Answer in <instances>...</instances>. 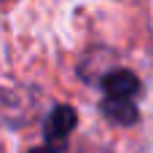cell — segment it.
Here are the masks:
<instances>
[{
  "instance_id": "obj_1",
  "label": "cell",
  "mask_w": 153,
  "mask_h": 153,
  "mask_svg": "<svg viewBox=\"0 0 153 153\" xmlns=\"http://www.w3.org/2000/svg\"><path fill=\"white\" fill-rule=\"evenodd\" d=\"M75 124H78V116H75V110L70 105H54L51 113L46 116V129H43L46 145L56 148V151H65L67 148V137L75 129Z\"/></svg>"
},
{
  "instance_id": "obj_2",
  "label": "cell",
  "mask_w": 153,
  "mask_h": 153,
  "mask_svg": "<svg viewBox=\"0 0 153 153\" xmlns=\"http://www.w3.org/2000/svg\"><path fill=\"white\" fill-rule=\"evenodd\" d=\"M140 91H143V83H140V78L132 70L116 67V70H110L102 78V100H110V102H134Z\"/></svg>"
},
{
  "instance_id": "obj_3",
  "label": "cell",
  "mask_w": 153,
  "mask_h": 153,
  "mask_svg": "<svg viewBox=\"0 0 153 153\" xmlns=\"http://www.w3.org/2000/svg\"><path fill=\"white\" fill-rule=\"evenodd\" d=\"M102 116L110 118L113 124L118 126H132L137 124L140 118V110H137V102H110V100H102Z\"/></svg>"
},
{
  "instance_id": "obj_4",
  "label": "cell",
  "mask_w": 153,
  "mask_h": 153,
  "mask_svg": "<svg viewBox=\"0 0 153 153\" xmlns=\"http://www.w3.org/2000/svg\"><path fill=\"white\" fill-rule=\"evenodd\" d=\"M27 153H62V151H56V148H48V145H38V148H30Z\"/></svg>"
}]
</instances>
